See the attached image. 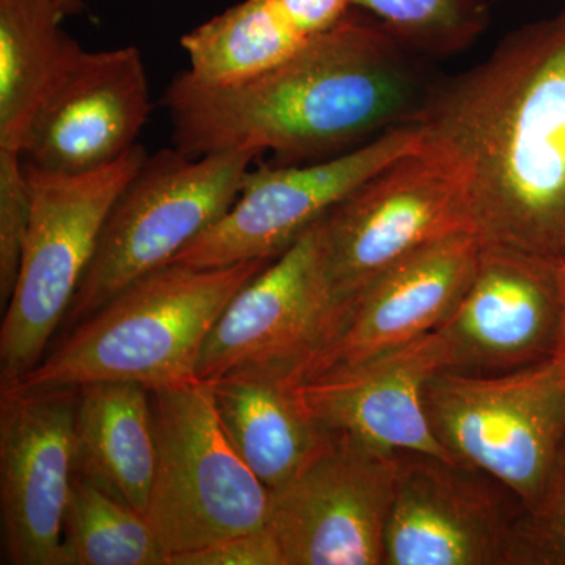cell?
Returning <instances> with one entry per match:
<instances>
[{"label":"cell","instance_id":"obj_1","mask_svg":"<svg viewBox=\"0 0 565 565\" xmlns=\"http://www.w3.org/2000/svg\"><path fill=\"white\" fill-rule=\"evenodd\" d=\"M412 125L455 170L482 243L565 263V9L435 84Z\"/></svg>","mask_w":565,"mask_h":565},{"label":"cell","instance_id":"obj_2","mask_svg":"<svg viewBox=\"0 0 565 565\" xmlns=\"http://www.w3.org/2000/svg\"><path fill=\"white\" fill-rule=\"evenodd\" d=\"M418 52L355 9L263 76L211 87L178 74L162 106L177 150L273 151L285 166L329 159L414 122L434 82Z\"/></svg>","mask_w":565,"mask_h":565},{"label":"cell","instance_id":"obj_3","mask_svg":"<svg viewBox=\"0 0 565 565\" xmlns=\"http://www.w3.org/2000/svg\"><path fill=\"white\" fill-rule=\"evenodd\" d=\"M274 259L225 267L167 264L71 327L62 343L31 373L0 388L136 382L156 390L193 381L212 327L234 296Z\"/></svg>","mask_w":565,"mask_h":565},{"label":"cell","instance_id":"obj_4","mask_svg":"<svg viewBox=\"0 0 565 565\" xmlns=\"http://www.w3.org/2000/svg\"><path fill=\"white\" fill-rule=\"evenodd\" d=\"M150 396L156 468L145 516L169 561L269 526L273 493L226 437L210 382Z\"/></svg>","mask_w":565,"mask_h":565},{"label":"cell","instance_id":"obj_5","mask_svg":"<svg viewBox=\"0 0 565 565\" xmlns=\"http://www.w3.org/2000/svg\"><path fill=\"white\" fill-rule=\"evenodd\" d=\"M423 403L456 462L489 476L525 509L544 501L565 451L563 359L503 374L438 371Z\"/></svg>","mask_w":565,"mask_h":565},{"label":"cell","instance_id":"obj_6","mask_svg":"<svg viewBox=\"0 0 565 565\" xmlns=\"http://www.w3.org/2000/svg\"><path fill=\"white\" fill-rule=\"evenodd\" d=\"M147 158L137 145L120 161L84 174L51 173L24 162L31 217L0 329V386L17 384L43 360L90 266L107 215Z\"/></svg>","mask_w":565,"mask_h":565},{"label":"cell","instance_id":"obj_7","mask_svg":"<svg viewBox=\"0 0 565 565\" xmlns=\"http://www.w3.org/2000/svg\"><path fill=\"white\" fill-rule=\"evenodd\" d=\"M258 156L232 150L191 158L177 148L148 154L104 222L90 266L66 315L68 329L131 282L172 263L222 218Z\"/></svg>","mask_w":565,"mask_h":565},{"label":"cell","instance_id":"obj_8","mask_svg":"<svg viewBox=\"0 0 565 565\" xmlns=\"http://www.w3.org/2000/svg\"><path fill=\"white\" fill-rule=\"evenodd\" d=\"M344 311L327 277L319 218L234 296L204 341L196 379L269 370L302 382Z\"/></svg>","mask_w":565,"mask_h":565},{"label":"cell","instance_id":"obj_9","mask_svg":"<svg viewBox=\"0 0 565 565\" xmlns=\"http://www.w3.org/2000/svg\"><path fill=\"white\" fill-rule=\"evenodd\" d=\"M321 226L327 277L345 307L408 253L473 232L459 178L424 143L334 204Z\"/></svg>","mask_w":565,"mask_h":565},{"label":"cell","instance_id":"obj_10","mask_svg":"<svg viewBox=\"0 0 565 565\" xmlns=\"http://www.w3.org/2000/svg\"><path fill=\"white\" fill-rule=\"evenodd\" d=\"M399 452L330 430L302 470L274 490L269 530L285 565H385Z\"/></svg>","mask_w":565,"mask_h":565},{"label":"cell","instance_id":"obj_11","mask_svg":"<svg viewBox=\"0 0 565 565\" xmlns=\"http://www.w3.org/2000/svg\"><path fill=\"white\" fill-rule=\"evenodd\" d=\"M422 143L414 125L401 126L316 163L250 169L228 212L182 248L172 263L225 267L277 258L334 204Z\"/></svg>","mask_w":565,"mask_h":565},{"label":"cell","instance_id":"obj_12","mask_svg":"<svg viewBox=\"0 0 565 565\" xmlns=\"http://www.w3.org/2000/svg\"><path fill=\"white\" fill-rule=\"evenodd\" d=\"M79 388H0L2 563L62 565Z\"/></svg>","mask_w":565,"mask_h":565},{"label":"cell","instance_id":"obj_13","mask_svg":"<svg viewBox=\"0 0 565 565\" xmlns=\"http://www.w3.org/2000/svg\"><path fill=\"white\" fill-rule=\"evenodd\" d=\"M561 264L482 243L473 277L438 327L448 371L503 374L556 355L563 332Z\"/></svg>","mask_w":565,"mask_h":565},{"label":"cell","instance_id":"obj_14","mask_svg":"<svg viewBox=\"0 0 565 565\" xmlns=\"http://www.w3.org/2000/svg\"><path fill=\"white\" fill-rule=\"evenodd\" d=\"M473 468L399 452L385 533V565H520V523Z\"/></svg>","mask_w":565,"mask_h":565},{"label":"cell","instance_id":"obj_15","mask_svg":"<svg viewBox=\"0 0 565 565\" xmlns=\"http://www.w3.org/2000/svg\"><path fill=\"white\" fill-rule=\"evenodd\" d=\"M151 111L141 52L76 47L31 126L22 159L51 173L84 174L137 147Z\"/></svg>","mask_w":565,"mask_h":565},{"label":"cell","instance_id":"obj_16","mask_svg":"<svg viewBox=\"0 0 565 565\" xmlns=\"http://www.w3.org/2000/svg\"><path fill=\"white\" fill-rule=\"evenodd\" d=\"M444 370L448 351L434 330L393 351L299 382L297 392L326 429L352 435L382 451L459 463L434 434L423 403L424 385Z\"/></svg>","mask_w":565,"mask_h":565},{"label":"cell","instance_id":"obj_17","mask_svg":"<svg viewBox=\"0 0 565 565\" xmlns=\"http://www.w3.org/2000/svg\"><path fill=\"white\" fill-rule=\"evenodd\" d=\"M481 247L478 234L460 232L424 244L392 264L348 303L337 333L303 381L437 330L473 277Z\"/></svg>","mask_w":565,"mask_h":565},{"label":"cell","instance_id":"obj_18","mask_svg":"<svg viewBox=\"0 0 565 565\" xmlns=\"http://www.w3.org/2000/svg\"><path fill=\"white\" fill-rule=\"evenodd\" d=\"M210 384L226 437L270 492L291 481L329 438L288 375L244 370Z\"/></svg>","mask_w":565,"mask_h":565},{"label":"cell","instance_id":"obj_19","mask_svg":"<svg viewBox=\"0 0 565 565\" xmlns=\"http://www.w3.org/2000/svg\"><path fill=\"white\" fill-rule=\"evenodd\" d=\"M76 475L145 515L154 478L151 396L136 382H96L79 388Z\"/></svg>","mask_w":565,"mask_h":565},{"label":"cell","instance_id":"obj_20","mask_svg":"<svg viewBox=\"0 0 565 565\" xmlns=\"http://www.w3.org/2000/svg\"><path fill=\"white\" fill-rule=\"evenodd\" d=\"M54 0H0V150L22 152L33 120L79 46Z\"/></svg>","mask_w":565,"mask_h":565},{"label":"cell","instance_id":"obj_21","mask_svg":"<svg viewBox=\"0 0 565 565\" xmlns=\"http://www.w3.org/2000/svg\"><path fill=\"white\" fill-rule=\"evenodd\" d=\"M311 40L273 0H243L185 33L181 46L193 79L228 87L277 68Z\"/></svg>","mask_w":565,"mask_h":565},{"label":"cell","instance_id":"obj_22","mask_svg":"<svg viewBox=\"0 0 565 565\" xmlns=\"http://www.w3.org/2000/svg\"><path fill=\"white\" fill-rule=\"evenodd\" d=\"M62 565H169V556L147 516L76 475Z\"/></svg>","mask_w":565,"mask_h":565},{"label":"cell","instance_id":"obj_23","mask_svg":"<svg viewBox=\"0 0 565 565\" xmlns=\"http://www.w3.org/2000/svg\"><path fill=\"white\" fill-rule=\"evenodd\" d=\"M418 54L467 50L489 24L486 0H353Z\"/></svg>","mask_w":565,"mask_h":565},{"label":"cell","instance_id":"obj_24","mask_svg":"<svg viewBox=\"0 0 565 565\" xmlns=\"http://www.w3.org/2000/svg\"><path fill=\"white\" fill-rule=\"evenodd\" d=\"M31 217V195L21 152L0 150V302L9 303Z\"/></svg>","mask_w":565,"mask_h":565},{"label":"cell","instance_id":"obj_25","mask_svg":"<svg viewBox=\"0 0 565 565\" xmlns=\"http://www.w3.org/2000/svg\"><path fill=\"white\" fill-rule=\"evenodd\" d=\"M520 565H565V451L544 501L523 512Z\"/></svg>","mask_w":565,"mask_h":565},{"label":"cell","instance_id":"obj_26","mask_svg":"<svg viewBox=\"0 0 565 565\" xmlns=\"http://www.w3.org/2000/svg\"><path fill=\"white\" fill-rule=\"evenodd\" d=\"M169 565H285L269 527L233 535L221 542L170 557Z\"/></svg>","mask_w":565,"mask_h":565},{"label":"cell","instance_id":"obj_27","mask_svg":"<svg viewBox=\"0 0 565 565\" xmlns=\"http://www.w3.org/2000/svg\"><path fill=\"white\" fill-rule=\"evenodd\" d=\"M305 33L315 36L330 31L355 10L353 0H273Z\"/></svg>","mask_w":565,"mask_h":565},{"label":"cell","instance_id":"obj_28","mask_svg":"<svg viewBox=\"0 0 565 565\" xmlns=\"http://www.w3.org/2000/svg\"><path fill=\"white\" fill-rule=\"evenodd\" d=\"M54 3L63 18L76 17L84 10V0H54Z\"/></svg>","mask_w":565,"mask_h":565},{"label":"cell","instance_id":"obj_29","mask_svg":"<svg viewBox=\"0 0 565 565\" xmlns=\"http://www.w3.org/2000/svg\"><path fill=\"white\" fill-rule=\"evenodd\" d=\"M561 278H563V302H564V311H563V332H561V343L559 349H557L556 355L559 359H563L565 363V263L561 264Z\"/></svg>","mask_w":565,"mask_h":565}]
</instances>
